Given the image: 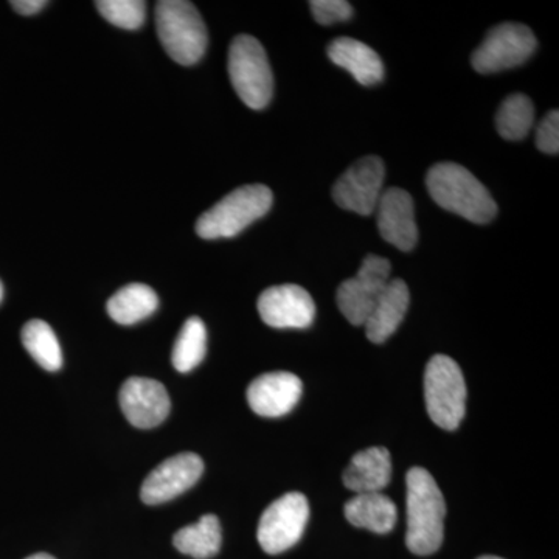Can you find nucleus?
<instances>
[{
    "mask_svg": "<svg viewBox=\"0 0 559 559\" xmlns=\"http://www.w3.org/2000/svg\"><path fill=\"white\" fill-rule=\"evenodd\" d=\"M406 546L412 554L426 557L436 554L443 543L447 502L432 474L414 466L406 477Z\"/></svg>",
    "mask_w": 559,
    "mask_h": 559,
    "instance_id": "nucleus-1",
    "label": "nucleus"
},
{
    "mask_svg": "<svg viewBox=\"0 0 559 559\" xmlns=\"http://www.w3.org/2000/svg\"><path fill=\"white\" fill-rule=\"evenodd\" d=\"M432 200L448 212L476 224H487L498 215V204L473 173L457 164H437L426 176Z\"/></svg>",
    "mask_w": 559,
    "mask_h": 559,
    "instance_id": "nucleus-2",
    "label": "nucleus"
},
{
    "mask_svg": "<svg viewBox=\"0 0 559 559\" xmlns=\"http://www.w3.org/2000/svg\"><path fill=\"white\" fill-rule=\"evenodd\" d=\"M157 35L165 51L180 66H193L207 49V27L200 11L186 0L156 3Z\"/></svg>",
    "mask_w": 559,
    "mask_h": 559,
    "instance_id": "nucleus-3",
    "label": "nucleus"
},
{
    "mask_svg": "<svg viewBox=\"0 0 559 559\" xmlns=\"http://www.w3.org/2000/svg\"><path fill=\"white\" fill-rule=\"evenodd\" d=\"M272 202L274 197L266 186L240 187L202 213L197 223V234L204 240L237 237L250 224L263 218Z\"/></svg>",
    "mask_w": 559,
    "mask_h": 559,
    "instance_id": "nucleus-4",
    "label": "nucleus"
},
{
    "mask_svg": "<svg viewBox=\"0 0 559 559\" xmlns=\"http://www.w3.org/2000/svg\"><path fill=\"white\" fill-rule=\"evenodd\" d=\"M466 382L454 359L436 355L425 371V400L429 418L439 428L455 430L466 414Z\"/></svg>",
    "mask_w": 559,
    "mask_h": 559,
    "instance_id": "nucleus-5",
    "label": "nucleus"
},
{
    "mask_svg": "<svg viewBox=\"0 0 559 559\" xmlns=\"http://www.w3.org/2000/svg\"><path fill=\"white\" fill-rule=\"evenodd\" d=\"M229 76L238 97L250 109H264L274 94V75L260 40L249 35L234 39L229 49Z\"/></svg>",
    "mask_w": 559,
    "mask_h": 559,
    "instance_id": "nucleus-6",
    "label": "nucleus"
},
{
    "mask_svg": "<svg viewBox=\"0 0 559 559\" xmlns=\"http://www.w3.org/2000/svg\"><path fill=\"white\" fill-rule=\"evenodd\" d=\"M310 520V503L301 492H286L261 514L257 538L270 555L283 554L296 546Z\"/></svg>",
    "mask_w": 559,
    "mask_h": 559,
    "instance_id": "nucleus-7",
    "label": "nucleus"
},
{
    "mask_svg": "<svg viewBox=\"0 0 559 559\" xmlns=\"http://www.w3.org/2000/svg\"><path fill=\"white\" fill-rule=\"evenodd\" d=\"M538 47L533 32L522 24L506 22L488 32L487 38L474 51L471 62L479 73H496L518 68L535 53Z\"/></svg>",
    "mask_w": 559,
    "mask_h": 559,
    "instance_id": "nucleus-8",
    "label": "nucleus"
},
{
    "mask_svg": "<svg viewBox=\"0 0 559 559\" xmlns=\"http://www.w3.org/2000/svg\"><path fill=\"white\" fill-rule=\"evenodd\" d=\"M392 264L380 255H367L355 277L337 289V307L352 325L366 323L378 297L390 282Z\"/></svg>",
    "mask_w": 559,
    "mask_h": 559,
    "instance_id": "nucleus-9",
    "label": "nucleus"
},
{
    "mask_svg": "<svg viewBox=\"0 0 559 559\" xmlns=\"http://www.w3.org/2000/svg\"><path fill=\"white\" fill-rule=\"evenodd\" d=\"M385 168L380 157L367 156L353 164L333 187V200L341 209L373 215L382 194Z\"/></svg>",
    "mask_w": 559,
    "mask_h": 559,
    "instance_id": "nucleus-10",
    "label": "nucleus"
},
{
    "mask_svg": "<svg viewBox=\"0 0 559 559\" xmlns=\"http://www.w3.org/2000/svg\"><path fill=\"white\" fill-rule=\"evenodd\" d=\"M204 473V462L194 452H182L156 466L140 489L146 506H159L193 487Z\"/></svg>",
    "mask_w": 559,
    "mask_h": 559,
    "instance_id": "nucleus-11",
    "label": "nucleus"
},
{
    "mask_svg": "<svg viewBox=\"0 0 559 559\" xmlns=\"http://www.w3.org/2000/svg\"><path fill=\"white\" fill-rule=\"evenodd\" d=\"M259 312L261 320L272 329L304 330L314 322L316 305L301 286L280 285L261 293Z\"/></svg>",
    "mask_w": 559,
    "mask_h": 559,
    "instance_id": "nucleus-12",
    "label": "nucleus"
},
{
    "mask_svg": "<svg viewBox=\"0 0 559 559\" xmlns=\"http://www.w3.org/2000/svg\"><path fill=\"white\" fill-rule=\"evenodd\" d=\"M124 417L139 429H151L165 421L171 409L170 396L162 382L150 378H130L120 389Z\"/></svg>",
    "mask_w": 559,
    "mask_h": 559,
    "instance_id": "nucleus-13",
    "label": "nucleus"
},
{
    "mask_svg": "<svg viewBox=\"0 0 559 559\" xmlns=\"http://www.w3.org/2000/svg\"><path fill=\"white\" fill-rule=\"evenodd\" d=\"M301 392L304 385L299 377L289 371H272L250 382L249 406L260 417H283L299 403Z\"/></svg>",
    "mask_w": 559,
    "mask_h": 559,
    "instance_id": "nucleus-14",
    "label": "nucleus"
},
{
    "mask_svg": "<svg viewBox=\"0 0 559 559\" xmlns=\"http://www.w3.org/2000/svg\"><path fill=\"white\" fill-rule=\"evenodd\" d=\"M374 212H378V229L385 241L403 252H409L417 246L418 227L414 200L406 190L384 191Z\"/></svg>",
    "mask_w": 559,
    "mask_h": 559,
    "instance_id": "nucleus-15",
    "label": "nucleus"
},
{
    "mask_svg": "<svg viewBox=\"0 0 559 559\" xmlns=\"http://www.w3.org/2000/svg\"><path fill=\"white\" fill-rule=\"evenodd\" d=\"M411 304V293L404 280L390 278L388 286L378 297L366 323L367 337L373 344H382L399 330Z\"/></svg>",
    "mask_w": 559,
    "mask_h": 559,
    "instance_id": "nucleus-16",
    "label": "nucleus"
},
{
    "mask_svg": "<svg viewBox=\"0 0 559 559\" xmlns=\"http://www.w3.org/2000/svg\"><path fill=\"white\" fill-rule=\"evenodd\" d=\"M392 479V459L385 448L373 447L353 455L344 473L345 487L355 491L381 492Z\"/></svg>",
    "mask_w": 559,
    "mask_h": 559,
    "instance_id": "nucleus-17",
    "label": "nucleus"
},
{
    "mask_svg": "<svg viewBox=\"0 0 559 559\" xmlns=\"http://www.w3.org/2000/svg\"><path fill=\"white\" fill-rule=\"evenodd\" d=\"M329 57L334 64L352 73L362 86H373L384 79L380 55L360 40L334 39L329 46Z\"/></svg>",
    "mask_w": 559,
    "mask_h": 559,
    "instance_id": "nucleus-18",
    "label": "nucleus"
},
{
    "mask_svg": "<svg viewBox=\"0 0 559 559\" xmlns=\"http://www.w3.org/2000/svg\"><path fill=\"white\" fill-rule=\"evenodd\" d=\"M344 513L349 524L380 535L392 532L399 520L395 502L382 492L356 495L345 503Z\"/></svg>",
    "mask_w": 559,
    "mask_h": 559,
    "instance_id": "nucleus-19",
    "label": "nucleus"
},
{
    "mask_svg": "<svg viewBox=\"0 0 559 559\" xmlns=\"http://www.w3.org/2000/svg\"><path fill=\"white\" fill-rule=\"evenodd\" d=\"M159 307V297L150 286L131 283L117 290L108 301V314L120 325H134L140 320L150 318Z\"/></svg>",
    "mask_w": 559,
    "mask_h": 559,
    "instance_id": "nucleus-20",
    "label": "nucleus"
},
{
    "mask_svg": "<svg viewBox=\"0 0 559 559\" xmlns=\"http://www.w3.org/2000/svg\"><path fill=\"white\" fill-rule=\"evenodd\" d=\"M223 532L215 514H204L197 524L178 530L173 544L180 554L191 558L209 559L218 555Z\"/></svg>",
    "mask_w": 559,
    "mask_h": 559,
    "instance_id": "nucleus-21",
    "label": "nucleus"
},
{
    "mask_svg": "<svg viewBox=\"0 0 559 559\" xmlns=\"http://www.w3.org/2000/svg\"><path fill=\"white\" fill-rule=\"evenodd\" d=\"M22 344L32 358L47 371H57L62 367V349L57 334L49 323L35 319L22 329Z\"/></svg>",
    "mask_w": 559,
    "mask_h": 559,
    "instance_id": "nucleus-22",
    "label": "nucleus"
},
{
    "mask_svg": "<svg viewBox=\"0 0 559 559\" xmlns=\"http://www.w3.org/2000/svg\"><path fill=\"white\" fill-rule=\"evenodd\" d=\"M205 352H207V330L204 322L200 318L187 319L173 348V366L180 373H189L204 360Z\"/></svg>",
    "mask_w": 559,
    "mask_h": 559,
    "instance_id": "nucleus-23",
    "label": "nucleus"
},
{
    "mask_svg": "<svg viewBox=\"0 0 559 559\" xmlns=\"http://www.w3.org/2000/svg\"><path fill=\"white\" fill-rule=\"evenodd\" d=\"M535 120V108L527 95L513 94L503 100L496 116L500 138L518 142L528 134Z\"/></svg>",
    "mask_w": 559,
    "mask_h": 559,
    "instance_id": "nucleus-24",
    "label": "nucleus"
},
{
    "mask_svg": "<svg viewBox=\"0 0 559 559\" xmlns=\"http://www.w3.org/2000/svg\"><path fill=\"white\" fill-rule=\"evenodd\" d=\"M98 11L109 24L123 31H139L146 17V2L142 0H98Z\"/></svg>",
    "mask_w": 559,
    "mask_h": 559,
    "instance_id": "nucleus-25",
    "label": "nucleus"
},
{
    "mask_svg": "<svg viewBox=\"0 0 559 559\" xmlns=\"http://www.w3.org/2000/svg\"><path fill=\"white\" fill-rule=\"evenodd\" d=\"M312 16L322 25L348 21L353 16V7L345 0H312Z\"/></svg>",
    "mask_w": 559,
    "mask_h": 559,
    "instance_id": "nucleus-26",
    "label": "nucleus"
},
{
    "mask_svg": "<svg viewBox=\"0 0 559 559\" xmlns=\"http://www.w3.org/2000/svg\"><path fill=\"white\" fill-rule=\"evenodd\" d=\"M536 146L546 154L559 153V112L557 109L550 110L543 121H540L538 131H536Z\"/></svg>",
    "mask_w": 559,
    "mask_h": 559,
    "instance_id": "nucleus-27",
    "label": "nucleus"
},
{
    "mask_svg": "<svg viewBox=\"0 0 559 559\" xmlns=\"http://www.w3.org/2000/svg\"><path fill=\"white\" fill-rule=\"evenodd\" d=\"M46 5V0H14V2H11L14 11H17L22 16H33Z\"/></svg>",
    "mask_w": 559,
    "mask_h": 559,
    "instance_id": "nucleus-28",
    "label": "nucleus"
},
{
    "mask_svg": "<svg viewBox=\"0 0 559 559\" xmlns=\"http://www.w3.org/2000/svg\"><path fill=\"white\" fill-rule=\"evenodd\" d=\"M25 559H57L51 557L49 554H36L32 555V557L25 558Z\"/></svg>",
    "mask_w": 559,
    "mask_h": 559,
    "instance_id": "nucleus-29",
    "label": "nucleus"
},
{
    "mask_svg": "<svg viewBox=\"0 0 559 559\" xmlns=\"http://www.w3.org/2000/svg\"><path fill=\"white\" fill-rule=\"evenodd\" d=\"M3 299V286H2V282H0V301H2Z\"/></svg>",
    "mask_w": 559,
    "mask_h": 559,
    "instance_id": "nucleus-30",
    "label": "nucleus"
},
{
    "mask_svg": "<svg viewBox=\"0 0 559 559\" xmlns=\"http://www.w3.org/2000/svg\"><path fill=\"white\" fill-rule=\"evenodd\" d=\"M477 559H503V558L491 557V555H488V557H480V558H477Z\"/></svg>",
    "mask_w": 559,
    "mask_h": 559,
    "instance_id": "nucleus-31",
    "label": "nucleus"
}]
</instances>
